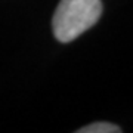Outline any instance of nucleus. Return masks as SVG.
<instances>
[{
  "instance_id": "f257e3e1",
  "label": "nucleus",
  "mask_w": 133,
  "mask_h": 133,
  "mask_svg": "<svg viewBox=\"0 0 133 133\" xmlns=\"http://www.w3.org/2000/svg\"><path fill=\"white\" fill-rule=\"evenodd\" d=\"M101 15V0H61L53 15V34L58 42L70 43L92 28Z\"/></svg>"
},
{
  "instance_id": "f03ea898",
  "label": "nucleus",
  "mask_w": 133,
  "mask_h": 133,
  "mask_svg": "<svg viewBox=\"0 0 133 133\" xmlns=\"http://www.w3.org/2000/svg\"><path fill=\"white\" fill-rule=\"evenodd\" d=\"M121 129L115 124L105 123V121H98V123L89 124L77 130V133H120Z\"/></svg>"
}]
</instances>
